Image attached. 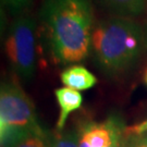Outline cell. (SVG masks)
I'll list each match as a JSON object with an SVG mask.
<instances>
[{"label": "cell", "instance_id": "cell-1", "mask_svg": "<svg viewBox=\"0 0 147 147\" xmlns=\"http://www.w3.org/2000/svg\"><path fill=\"white\" fill-rule=\"evenodd\" d=\"M40 16L56 62L68 64L87 57L94 31L89 0H44Z\"/></svg>", "mask_w": 147, "mask_h": 147}, {"label": "cell", "instance_id": "cell-2", "mask_svg": "<svg viewBox=\"0 0 147 147\" xmlns=\"http://www.w3.org/2000/svg\"><path fill=\"white\" fill-rule=\"evenodd\" d=\"M144 37L136 23L123 18L100 22L92 34V48L99 65L109 73H119L142 53Z\"/></svg>", "mask_w": 147, "mask_h": 147}, {"label": "cell", "instance_id": "cell-3", "mask_svg": "<svg viewBox=\"0 0 147 147\" xmlns=\"http://www.w3.org/2000/svg\"><path fill=\"white\" fill-rule=\"evenodd\" d=\"M34 106L24 90L14 83L5 82L0 90L1 147H10L19 138L32 132H42Z\"/></svg>", "mask_w": 147, "mask_h": 147}, {"label": "cell", "instance_id": "cell-4", "mask_svg": "<svg viewBox=\"0 0 147 147\" xmlns=\"http://www.w3.org/2000/svg\"><path fill=\"white\" fill-rule=\"evenodd\" d=\"M35 22L31 16H21L12 23L5 39V53L16 73L30 80L35 72Z\"/></svg>", "mask_w": 147, "mask_h": 147}, {"label": "cell", "instance_id": "cell-5", "mask_svg": "<svg viewBox=\"0 0 147 147\" xmlns=\"http://www.w3.org/2000/svg\"><path fill=\"white\" fill-rule=\"evenodd\" d=\"M123 130L115 119L102 123H88L79 134V147H116Z\"/></svg>", "mask_w": 147, "mask_h": 147}, {"label": "cell", "instance_id": "cell-6", "mask_svg": "<svg viewBox=\"0 0 147 147\" xmlns=\"http://www.w3.org/2000/svg\"><path fill=\"white\" fill-rule=\"evenodd\" d=\"M55 95L60 107V115L57 121V130L62 131L69 115L72 111L79 109L82 106L83 97L79 93V90L69 88V87H61V88L56 89Z\"/></svg>", "mask_w": 147, "mask_h": 147}, {"label": "cell", "instance_id": "cell-7", "mask_svg": "<svg viewBox=\"0 0 147 147\" xmlns=\"http://www.w3.org/2000/svg\"><path fill=\"white\" fill-rule=\"evenodd\" d=\"M60 78L61 82L67 87L75 90L89 89L97 83L96 76L82 65H73L65 69Z\"/></svg>", "mask_w": 147, "mask_h": 147}, {"label": "cell", "instance_id": "cell-8", "mask_svg": "<svg viewBox=\"0 0 147 147\" xmlns=\"http://www.w3.org/2000/svg\"><path fill=\"white\" fill-rule=\"evenodd\" d=\"M101 2L121 16H138L147 7V0H101Z\"/></svg>", "mask_w": 147, "mask_h": 147}, {"label": "cell", "instance_id": "cell-9", "mask_svg": "<svg viewBox=\"0 0 147 147\" xmlns=\"http://www.w3.org/2000/svg\"><path fill=\"white\" fill-rule=\"evenodd\" d=\"M49 138L47 132H32L19 138L10 147H49Z\"/></svg>", "mask_w": 147, "mask_h": 147}, {"label": "cell", "instance_id": "cell-10", "mask_svg": "<svg viewBox=\"0 0 147 147\" xmlns=\"http://www.w3.org/2000/svg\"><path fill=\"white\" fill-rule=\"evenodd\" d=\"M49 147H79V134L73 131H58L50 135Z\"/></svg>", "mask_w": 147, "mask_h": 147}, {"label": "cell", "instance_id": "cell-11", "mask_svg": "<svg viewBox=\"0 0 147 147\" xmlns=\"http://www.w3.org/2000/svg\"><path fill=\"white\" fill-rule=\"evenodd\" d=\"M146 130H147V120L142 122V123H138L136 125L125 127L124 129V133H125L126 135H142Z\"/></svg>", "mask_w": 147, "mask_h": 147}, {"label": "cell", "instance_id": "cell-12", "mask_svg": "<svg viewBox=\"0 0 147 147\" xmlns=\"http://www.w3.org/2000/svg\"><path fill=\"white\" fill-rule=\"evenodd\" d=\"M129 136L131 137L132 147H147V137L143 135H129Z\"/></svg>", "mask_w": 147, "mask_h": 147}, {"label": "cell", "instance_id": "cell-13", "mask_svg": "<svg viewBox=\"0 0 147 147\" xmlns=\"http://www.w3.org/2000/svg\"><path fill=\"white\" fill-rule=\"evenodd\" d=\"M116 147H132L131 137L129 135H125L124 130H123V133H122V135H121L120 140H119Z\"/></svg>", "mask_w": 147, "mask_h": 147}, {"label": "cell", "instance_id": "cell-14", "mask_svg": "<svg viewBox=\"0 0 147 147\" xmlns=\"http://www.w3.org/2000/svg\"><path fill=\"white\" fill-rule=\"evenodd\" d=\"M3 1L13 9H20L30 2V0H3Z\"/></svg>", "mask_w": 147, "mask_h": 147}, {"label": "cell", "instance_id": "cell-15", "mask_svg": "<svg viewBox=\"0 0 147 147\" xmlns=\"http://www.w3.org/2000/svg\"><path fill=\"white\" fill-rule=\"evenodd\" d=\"M142 135H143V136H145V137H147V130H146V131H145V132H144V133H143Z\"/></svg>", "mask_w": 147, "mask_h": 147}, {"label": "cell", "instance_id": "cell-16", "mask_svg": "<svg viewBox=\"0 0 147 147\" xmlns=\"http://www.w3.org/2000/svg\"><path fill=\"white\" fill-rule=\"evenodd\" d=\"M145 82H146L147 84V71H146V74H145Z\"/></svg>", "mask_w": 147, "mask_h": 147}]
</instances>
